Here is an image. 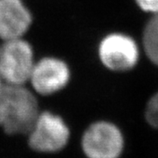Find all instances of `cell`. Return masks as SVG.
Listing matches in <instances>:
<instances>
[{"label": "cell", "instance_id": "1", "mask_svg": "<svg viewBox=\"0 0 158 158\" xmlns=\"http://www.w3.org/2000/svg\"><path fill=\"white\" fill-rule=\"evenodd\" d=\"M37 95L27 85L0 88V127L8 135H27L40 113Z\"/></svg>", "mask_w": 158, "mask_h": 158}, {"label": "cell", "instance_id": "4", "mask_svg": "<svg viewBox=\"0 0 158 158\" xmlns=\"http://www.w3.org/2000/svg\"><path fill=\"white\" fill-rule=\"evenodd\" d=\"M87 158H118L124 149V137L116 125L100 120L88 127L82 137Z\"/></svg>", "mask_w": 158, "mask_h": 158}, {"label": "cell", "instance_id": "3", "mask_svg": "<svg viewBox=\"0 0 158 158\" xmlns=\"http://www.w3.org/2000/svg\"><path fill=\"white\" fill-rule=\"evenodd\" d=\"M29 147L40 153L62 150L68 143L70 132L62 117L49 111L40 112L27 133Z\"/></svg>", "mask_w": 158, "mask_h": 158}, {"label": "cell", "instance_id": "11", "mask_svg": "<svg viewBox=\"0 0 158 158\" xmlns=\"http://www.w3.org/2000/svg\"><path fill=\"white\" fill-rule=\"evenodd\" d=\"M4 85V82H3V80L1 78V76H0V88H1V86Z\"/></svg>", "mask_w": 158, "mask_h": 158}, {"label": "cell", "instance_id": "10", "mask_svg": "<svg viewBox=\"0 0 158 158\" xmlns=\"http://www.w3.org/2000/svg\"><path fill=\"white\" fill-rule=\"evenodd\" d=\"M142 11L151 14H158V0H135Z\"/></svg>", "mask_w": 158, "mask_h": 158}, {"label": "cell", "instance_id": "2", "mask_svg": "<svg viewBox=\"0 0 158 158\" xmlns=\"http://www.w3.org/2000/svg\"><path fill=\"white\" fill-rule=\"evenodd\" d=\"M35 62L34 48L25 37L0 44V76L4 84L27 85Z\"/></svg>", "mask_w": 158, "mask_h": 158}, {"label": "cell", "instance_id": "8", "mask_svg": "<svg viewBox=\"0 0 158 158\" xmlns=\"http://www.w3.org/2000/svg\"><path fill=\"white\" fill-rule=\"evenodd\" d=\"M142 43L148 58L158 66V14H154L146 24Z\"/></svg>", "mask_w": 158, "mask_h": 158}, {"label": "cell", "instance_id": "6", "mask_svg": "<svg viewBox=\"0 0 158 158\" xmlns=\"http://www.w3.org/2000/svg\"><path fill=\"white\" fill-rule=\"evenodd\" d=\"M140 51L135 40L128 35L113 33L104 37L98 46V57L108 69L123 72L137 64Z\"/></svg>", "mask_w": 158, "mask_h": 158}, {"label": "cell", "instance_id": "7", "mask_svg": "<svg viewBox=\"0 0 158 158\" xmlns=\"http://www.w3.org/2000/svg\"><path fill=\"white\" fill-rule=\"evenodd\" d=\"M33 14L23 0H0V40L25 37Z\"/></svg>", "mask_w": 158, "mask_h": 158}, {"label": "cell", "instance_id": "9", "mask_svg": "<svg viewBox=\"0 0 158 158\" xmlns=\"http://www.w3.org/2000/svg\"><path fill=\"white\" fill-rule=\"evenodd\" d=\"M145 118L152 127L158 129V91L149 98L147 103Z\"/></svg>", "mask_w": 158, "mask_h": 158}, {"label": "cell", "instance_id": "5", "mask_svg": "<svg viewBox=\"0 0 158 158\" xmlns=\"http://www.w3.org/2000/svg\"><path fill=\"white\" fill-rule=\"evenodd\" d=\"M70 80V69L63 60L44 56L36 60L29 78L30 88L37 96L48 97L63 90Z\"/></svg>", "mask_w": 158, "mask_h": 158}]
</instances>
